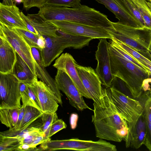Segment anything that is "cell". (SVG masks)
Returning <instances> with one entry per match:
<instances>
[{"instance_id": "cell-45", "label": "cell", "mask_w": 151, "mask_h": 151, "mask_svg": "<svg viewBox=\"0 0 151 151\" xmlns=\"http://www.w3.org/2000/svg\"><path fill=\"white\" fill-rule=\"evenodd\" d=\"M147 5H148L149 7L150 8V9H151V3L149 2H147Z\"/></svg>"}, {"instance_id": "cell-2", "label": "cell", "mask_w": 151, "mask_h": 151, "mask_svg": "<svg viewBox=\"0 0 151 151\" xmlns=\"http://www.w3.org/2000/svg\"><path fill=\"white\" fill-rule=\"evenodd\" d=\"M46 21H66L106 29L112 27V22L107 16L84 5L74 7L45 5L38 13Z\"/></svg>"}, {"instance_id": "cell-22", "label": "cell", "mask_w": 151, "mask_h": 151, "mask_svg": "<svg viewBox=\"0 0 151 151\" xmlns=\"http://www.w3.org/2000/svg\"><path fill=\"white\" fill-rule=\"evenodd\" d=\"M17 60L12 73L17 78L19 82L27 85H31L37 78L22 58L17 52Z\"/></svg>"}, {"instance_id": "cell-36", "label": "cell", "mask_w": 151, "mask_h": 151, "mask_svg": "<svg viewBox=\"0 0 151 151\" xmlns=\"http://www.w3.org/2000/svg\"><path fill=\"white\" fill-rule=\"evenodd\" d=\"M67 125L62 119H58L51 125L49 137H50L52 135L60 131L65 129Z\"/></svg>"}, {"instance_id": "cell-12", "label": "cell", "mask_w": 151, "mask_h": 151, "mask_svg": "<svg viewBox=\"0 0 151 151\" xmlns=\"http://www.w3.org/2000/svg\"><path fill=\"white\" fill-rule=\"evenodd\" d=\"M0 36L11 44L17 52L22 58L36 76V62L32 56L31 47L22 37L13 29L0 23Z\"/></svg>"}, {"instance_id": "cell-15", "label": "cell", "mask_w": 151, "mask_h": 151, "mask_svg": "<svg viewBox=\"0 0 151 151\" xmlns=\"http://www.w3.org/2000/svg\"><path fill=\"white\" fill-rule=\"evenodd\" d=\"M28 85H31L36 92L43 113L56 112L59 106L56 98L45 83L38 81L37 78L32 84Z\"/></svg>"}, {"instance_id": "cell-31", "label": "cell", "mask_w": 151, "mask_h": 151, "mask_svg": "<svg viewBox=\"0 0 151 151\" xmlns=\"http://www.w3.org/2000/svg\"><path fill=\"white\" fill-rule=\"evenodd\" d=\"M124 7L126 11L139 24L141 27H145L144 20L134 4L131 0H123Z\"/></svg>"}, {"instance_id": "cell-11", "label": "cell", "mask_w": 151, "mask_h": 151, "mask_svg": "<svg viewBox=\"0 0 151 151\" xmlns=\"http://www.w3.org/2000/svg\"><path fill=\"white\" fill-rule=\"evenodd\" d=\"M58 29L66 33L82 36L94 39H111L112 36L105 28L74 23L66 21L50 22Z\"/></svg>"}, {"instance_id": "cell-46", "label": "cell", "mask_w": 151, "mask_h": 151, "mask_svg": "<svg viewBox=\"0 0 151 151\" xmlns=\"http://www.w3.org/2000/svg\"><path fill=\"white\" fill-rule=\"evenodd\" d=\"M148 2L151 3V0H146Z\"/></svg>"}, {"instance_id": "cell-38", "label": "cell", "mask_w": 151, "mask_h": 151, "mask_svg": "<svg viewBox=\"0 0 151 151\" xmlns=\"http://www.w3.org/2000/svg\"><path fill=\"white\" fill-rule=\"evenodd\" d=\"M25 110V106L22 105L19 110L18 119L15 126L9 129L13 131H17L19 129L23 118Z\"/></svg>"}, {"instance_id": "cell-28", "label": "cell", "mask_w": 151, "mask_h": 151, "mask_svg": "<svg viewBox=\"0 0 151 151\" xmlns=\"http://www.w3.org/2000/svg\"><path fill=\"white\" fill-rule=\"evenodd\" d=\"M21 143L18 139L0 137V151H20Z\"/></svg>"}, {"instance_id": "cell-16", "label": "cell", "mask_w": 151, "mask_h": 151, "mask_svg": "<svg viewBox=\"0 0 151 151\" xmlns=\"http://www.w3.org/2000/svg\"><path fill=\"white\" fill-rule=\"evenodd\" d=\"M31 50L32 56L36 63L35 64L36 76L51 89L56 98L58 103L62 106V95L55 79L51 76L44 66L41 55V49L32 47H31Z\"/></svg>"}, {"instance_id": "cell-37", "label": "cell", "mask_w": 151, "mask_h": 151, "mask_svg": "<svg viewBox=\"0 0 151 151\" xmlns=\"http://www.w3.org/2000/svg\"><path fill=\"white\" fill-rule=\"evenodd\" d=\"M29 95L35 107L42 111L39 101L36 92L30 85H27Z\"/></svg>"}, {"instance_id": "cell-44", "label": "cell", "mask_w": 151, "mask_h": 151, "mask_svg": "<svg viewBox=\"0 0 151 151\" xmlns=\"http://www.w3.org/2000/svg\"><path fill=\"white\" fill-rule=\"evenodd\" d=\"M33 0H23V7L26 10H28L32 7Z\"/></svg>"}, {"instance_id": "cell-43", "label": "cell", "mask_w": 151, "mask_h": 151, "mask_svg": "<svg viewBox=\"0 0 151 151\" xmlns=\"http://www.w3.org/2000/svg\"><path fill=\"white\" fill-rule=\"evenodd\" d=\"M37 45L39 47L41 50L44 48L45 47V39L43 36H39L37 40Z\"/></svg>"}, {"instance_id": "cell-9", "label": "cell", "mask_w": 151, "mask_h": 151, "mask_svg": "<svg viewBox=\"0 0 151 151\" xmlns=\"http://www.w3.org/2000/svg\"><path fill=\"white\" fill-rule=\"evenodd\" d=\"M75 66L81 82L90 95L91 99L99 105L104 107L103 89L102 82L96 71L91 67L78 64Z\"/></svg>"}, {"instance_id": "cell-19", "label": "cell", "mask_w": 151, "mask_h": 151, "mask_svg": "<svg viewBox=\"0 0 151 151\" xmlns=\"http://www.w3.org/2000/svg\"><path fill=\"white\" fill-rule=\"evenodd\" d=\"M17 60L16 51L7 40L0 36V73H12Z\"/></svg>"}, {"instance_id": "cell-42", "label": "cell", "mask_w": 151, "mask_h": 151, "mask_svg": "<svg viewBox=\"0 0 151 151\" xmlns=\"http://www.w3.org/2000/svg\"><path fill=\"white\" fill-rule=\"evenodd\" d=\"M23 0H3L2 4L6 5H16L17 3H22Z\"/></svg>"}, {"instance_id": "cell-23", "label": "cell", "mask_w": 151, "mask_h": 151, "mask_svg": "<svg viewBox=\"0 0 151 151\" xmlns=\"http://www.w3.org/2000/svg\"><path fill=\"white\" fill-rule=\"evenodd\" d=\"M111 39L122 50L139 62L151 75V61L132 47L116 39L113 37Z\"/></svg>"}, {"instance_id": "cell-4", "label": "cell", "mask_w": 151, "mask_h": 151, "mask_svg": "<svg viewBox=\"0 0 151 151\" xmlns=\"http://www.w3.org/2000/svg\"><path fill=\"white\" fill-rule=\"evenodd\" d=\"M106 29L114 37L137 51L151 61V29L112 22Z\"/></svg>"}, {"instance_id": "cell-29", "label": "cell", "mask_w": 151, "mask_h": 151, "mask_svg": "<svg viewBox=\"0 0 151 151\" xmlns=\"http://www.w3.org/2000/svg\"><path fill=\"white\" fill-rule=\"evenodd\" d=\"M41 117L42 125L41 129L45 134V137L47 139L50 138L49 137L50 127L53 123L58 119L57 114L56 112L43 113Z\"/></svg>"}, {"instance_id": "cell-27", "label": "cell", "mask_w": 151, "mask_h": 151, "mask_svg": "<svg viewBox=\"0 0 151 151\" xmlns=\"http://www.w3.org/2000/svg\"><path fill=\"white\" fill-rule=\"evenodd\" d=\"M43 113L42 111L35 107L26 106L24 114L19 129L27 127L32 122L41 117Z\"/></svg>"}, {"instance_id": "cell-24", "label": "cell", "mask_w": 151, "mask_h": 151, "mask_svg": "<svg viewBox=\"0 0 151 151\" xmlns=\"http://www.w3.org/2000/svg\"><path fill=\"white\" fill-rule=\"evenodd\" d=\"M41 116L32 122L27 127L17 131L8 130L1 132L0 137H11L18 139L20 141L24 136L27 132L38 128L41 127L42 122Z\"/></svg>"}, {"instance_id": "cell-17", "label": "cell", "mask_w": 151, "mask_h": 151, "mask_svg": "<svg viewBox=\"0 0 151 151\" xmlns=\"http://www.w3.org/2000/svg\"><path fill=\"white\" fill-rule=\"evenodd\" d=\"M0 23L12 29L17 28L27 30L21 12L16 5H5L0 2Z\"/></svg>"}, {"instance_id": "cell-14", "label": "cell", "mask_w": 151, "mask_h": 151, "mask_svg": "<svg viewBox=\"0 0 151 151\" xmlns=\"http://www.w3.org/2000/svg\"><path fill=\"white\" fill-rule=\"evenodd\" d=\"M76 62L72 55L69 53H65L62 54L56 60L53 66L57 70H62L68 75L83 96L91 99L79 76L75 65Z\"/></svg>"}, {"instance_id": "cell-8", "label": "cell", "mask_w": 151, "mask_h": 151, "mask_svg": "<svg viewBox=\"0 0 151 151\" xmlns=\"http://www.w3.org/2000/svg\"><path fill=\"white\" fill-rule=\"evenodd\" d=\"M58 32L60 35L55 37L43 36L45 39V46L41 50V55L45 68L49 66L65 49L73 47L69 35L59 29Z\"/></svg>"}, {"instance_id": "cell-3", "label": "cell", "mask_w": 151, "mask_h": 151, "mask_svg": "<svg viewBox=\"0 0 151 151\" xmlns=\"http://www.w3.org/2000/svg\"><path fill=\"white\" fill-rule=\"evenodd\" d=\"M110 41L109 50L112 75L126 83L133 98H139L144 84L151 75L129 60Z\"/></svg>"}, {"instance_id": "cell-5", "label": "cell", "mask_w": 151, "mask_h": 151, "mask_svg": "<svg viewBox=\"0 0 151 151\" xmlns=\"http://www.w3.org/2000/svg\"><path fill=\"white\" fill-rule=\"evenodd\" d=\"M38 151L72 150L82 151H116L114 145L100 139L97 141L86 140L73 138L51 140L40 144Z\"/></svg>"}, {"instance_id": "cell-6", "label": "cell", "mask_w": 151, "mask_h": 151, "mask_svg": "<svg viewBox=\"0 0 151 151\" xmlns=\"http://www.w3.org/2000/svg\"><path fill=\"white\" fill-rule=\"evenodd\" d=\"M110 89L112 100L117 111L127 122L129 133L143 113L144 107L139 101L111 87Z\"/></svg>"}, {"instance_id": "cell-33", "label": "cell", "mask_w": 151, "mask_h": 151, "mask_svg": "<svg viewBox=\"0 0 151 151\" xmlns=\"http://www.w3.org/2000/svg\"><path fill=\"white\" fill-rule=\"evenodd\" d=\"M19 86L22 105L25 106H29L35 107L29 95L27 85L19 81Z\"/></svg>"}, {"instance_id": "cell-10", "label": "cell", "mask_w": 151, "mask_h": 151, "mask_svg": "<svg viewBox=\"0 0 151 151\" xmlns=\"http://www.w3.org/2000/svg\"><path fill=\"white\" fill-rule=\"evenodd\" d=\"M55 80L58 89L65 93L72 106L79 111L86 109L93 111L86 104L83 96L66 73L58 70Z\"/></svg>"}, {"instance_id": "cell-13", "label": "cell", "mask_w": 151, "mask_h": 151, "mask_svg": "<svg viewBox=\"0 0 151 151\" xmlns=\"http://www.w3.org/2000/svg\"><path fill=\"white\" fill-rule=\"evenodd\" d=\"M106 39H99L97 49L96 52V59L97 64L95 71L100 78L102 85L106 88H108L111 87L115 77L111 73L109 50V43Z\"/></svg>"}, {"instance_id": "cell-41", "label": "cell", "mask_w": 151, "mask_h": 151, "mask_svg": "<svg viewBox=\"0 0 151 151\" xmlns=\"http://www.w3.org/2000/svg\"><path fill=\"white\" fill-rule=\"evenodd\" d=\"M46 0H33L32 7H36L39 9L45 6Z\"/></svg>"}, {"instance_id": "cell-20", "label": "cell", "mask_w": 151, "mask_h": 151, "mask_svg": "<svg viewBox=\"0 0 151 151\" xmlns=\"http://www.w3.org/2000/svg\"><path fill=\"white\" fill-rule=\"evenodd\" d=\"M147 130V120L144 110L129 133L128 140L125 143L126 147L131 146L136 149L139 148L144 144Z\"/></svg>"}, {"instance_id": "cell-39", "label": "cell", "mask_w": 151, "mask_h": 151, "mask_svg": "<svg viewBox=\"0 0 151 151\" xmlns=\"http://www.w3.org/2000/svg\"><path fill=\"white\" fill-rule=\"evenodd\" d=\"M147 120V130L144 145L150 151H151V122Z\"/></svg>"}, {"instance_id": "cell-18", "label": "cell", "mask_w": 151, "mask_h": 151, "mask_svg": "<svg viewBox=\"0 0 151 151\" xmlns=\"http://www.w3.org/2000/svg\"><path fill=\"white\" fill-rule=\"evenodd\" d=\"M104 5L124 25L136 27H142L138 22L125 9L123 0H95Z\"/></svg>"}, {"instance_id": "cell-1", "label": "cell", "mask_w": 151, "mask_h": 151, "mask_svg": "<svg viewBox=\"0 0 151 151\" xmlns=\"http://www.w3.org/2000/svg\"><path fill=\"white\" fill-rule=\"evenodd\" d=\"M104 107L93 102L92 122L96 136L102 139L126 142L128 139L129 128L127 121L119 114L112 100L110 88H104Z\"/></svg>"}, {"instance_id": "cell-32", "label": "cell", "mask_w": 151, "mask_h": 151, "mask_svg": "<svg viewBox=\"0 0 151 151\" xmlns=\"http://www.w3.org/2000/svg\"><path fill=\"white\" fill-rule=\"evenodd\" d=\"M81 0H46L45 5L74 7L81 4Z\"/></svg>"}, {"instance_id": "cell-40", "label": "cell", "mask_w": 151, "mask_h": 151, "mask_svg": "<svg viewBox=\"0 0 151 151\" xmlns=\"http://www.w3.org/2000/svg\"><path fill=\"white\" fill-rule=\"evenodd\" d=\"M21 14L26 25L27 30L35 34L40 36L38 33L31 24L27 16L25 15L22 12H21Z\"/></svg>"}, {"instance_id": "cell-34", "label": "cell", "mask_w": 151, "mask_h": 151, "mask_svg": "<svg viewBox=\"0 0 151 151\" xmlns=\"http://www.w3.org/2000/svg\"><path fill=\"white\" fill-rule=\"evenodd\" d=\"M111 87L117 90L127 96L133 98L126 83L118 77H116L114 79Z\"/></svg>"}, {"instance_id": "cell-26", "label": "cell", "mask_w": 151, "mask_h": 151, "mask_svg": "<svg viewBox=\"0 0 151 151\" xmlns=\"http://www.w3.org/2000/svg\"><path fill=\"white\" fill-rule=\"evenodd\" d=\"M139 12L145 23V27L151 29V9L146 0H131Z\"/></svg>"}, {"instance_id": "cell-21", "label": "cell", "mask_w": 151, "mask_h": 151, "mask_svg": "<svg viewBox=\"0 0 151 151\" xmlns=\"http://www.w3.org/2000/svg\"><path fill=\"white\" fill-rule=\"evenodd\" d=\"M40 36L55 37L58 29L50 22L45 21L38 13L27 15Z\"/></svg>"}, {"instance_id": "cell-35", "label": "cell", "mask_w": 151, "mask_h": 151, "mask_svg": "<svg viewBox=\"0 0 151 151\" xmlns=\"http://www.w3.org/2000/svg\"><path fill=\"white\" fill-rule=\"evenodd\" d=\"M40 135H45V133L40 128H38L31 131L24 136L20 140L21 145L26 144L30 145L37 137Z\"/></svg>"}, {"instance_id": "cell-7", "label": "cell", "mask_w": 151, "mask_h": 151, "mask_svg": "<svg viewBox=\"0 0 151 151\" xmlns=\"http://www.w3.org/2000/svg\"><path fill=\"white\" fill-rule=\"evenodd\" d=\"M19 81L12 73H0V109L20 108Z\"/></svg>"}, {"instance_id": "cell-30", "label": "cell", "mask_w": 151, "mask_h": 151, "mask_svg": "<svg viewBox=\"0 0 151 151\" xmlns=\"http://www.w3.org/2000/svg\"><path fill=\"white\" fill-rule=\"evenodd\" d=\"M12 29L21 36L31 47H35L40 48L37 45L39 36L35 34L28 30L17 28Z\"/></svg>"}, {"instance_id": "cell-25", "label": "cell", "mask_w": 151, "mask_h": 151, "mask_svg": "<svg viewBox=\"0 0 151 151\" xmlns=\"http://www.w3.org/2000/svg\"><path fill=\"white\" fill-rule=\"evenodd\" d=\"M19 108L0 109V120L2 124L9 129L16 125Z\"/></svg>"}]
</instances>
